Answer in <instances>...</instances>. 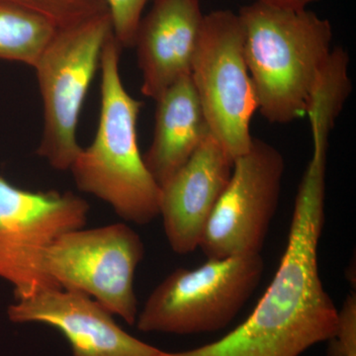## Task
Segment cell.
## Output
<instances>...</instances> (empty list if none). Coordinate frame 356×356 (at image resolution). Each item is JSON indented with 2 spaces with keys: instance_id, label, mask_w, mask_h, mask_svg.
I'll return each mask as SVG.
<instances>
[{
  "instance_id": "1",
  "label": "cell",
  "mask_w": 356,
  "mask_h": 356,
  "mask_svg": "<svg viewBox=\"0 0 356 356\" xmlns=\"http://www.w3.org/2000/svg\"><path fill=\"white\" fill-rule=\"evenodd\" d=\"M327 154L325 147H313L295 198L284 254L252 313L218 341L168 356H301L331 339L339 310L325 290L318 264Z\"/></svg>"
},
{
  "instance_id": "2",
  "label": "cell",
  "mask_w": 356,
  "mask_h": 356,
  "mask_svg": "<svg viewBox=\"0 0 356 356\" xmlns=\"http://www.w3.org/2000/svg\"><path fill=\"white\" fill-rule=\"evenodd\" d=\"M257 110L270 123L307 115L332 56L331 22L313 11L255 1L238 11Z\"/></svg>"
},
{
  "instance_id": "3",
  "label": "cell",
  "mask_w": 356,
  "mask_h": 356,
  "mask_svg": "<svg viewBox=\"0 0 356 356\" xmlns=\"http://www.w3.org/2000/svg\"><path fill=\"white\" fill-rule=\"evenodd\" d=\"M121 50L112 34L100 62L97 131L70 170L79 191L108 204L126 222L146 225L159 216L161 186L140 154L137 125L143 104L129 95L122 81Z\"/></svg>"
},
{
  "instance_id": "4",
  "label": "cell",
  "mask_w": 356,
  "mask_h": 356,
  "mask_svg": "<svg viewBox=\"0 0 356 356\" xmlns=\"http://www.w3.org/2000/svg\"><path fill=\"white\" fill-rule=\"evenodd\" d=\"M264 271L261 254L208 259L177 268L154 288L136 325L145 332L188 334L228 327L255 291Z\"/></svg>"
},
{
  "instance_id": "5",
  "label": "cell",
  "mask_w": 356,
  "mask_h": 356,
  "mask_svg": "<svg viewBox=\"0 0 356 356\" xmlns=\"http://www.w3.org/2000/svg\"><path fill=\"white\" fill-rule=\"evenodd\" d=\"M112 34L109 13L58 28L33 67L44 112L36 153L55 170H70L81 149L76 139L79 116Z\"/></svg>"
},
{
  "instance_id": "6",
  "label": "cell",
  "mask_w": 356,
  "mask_h": 356,
  "mask_svg": "<svg viewBox=\"0 0 356 356\" xmlns=\"http://www.w3.org/2000/svg\"><path fill=\"white\" fill-rule=\"evenodd\" d=\"M191 77L213 137L234 161L248 153L257 100L238 14L217 10L204 15Z\"/></svg>"
},
{
  "instance_id": "7",
  "label": "cell",
  "mask_w": 356,
  "mask_h": 356,
  "mask_svg": "<svg viewBox=\"0 0 356 356\" xmlns=\"http://www.w3.org/2000/svg\"><path fill=\"white\" fill-rule=\"evenodd\" d=\"M89 205L72 192L32 191L0 175V280L15 300L60 289L44 268V257L60 236L88 221Z\"/></svg>"
},
{
  "instance_id": "8",
  "label": "cell",
  "mask_w": 356,
  "mask_h": 356,
  "mask_svg": "<svg viewBox=\"0 0 356 356\" xmlns=\"http://www.w3.org/2000/svg\"><path fill=\"white\" fill-rule=\"evenodd\" d=\"M144 257L139 234L121 222L60 236L47 252L44 268L60 289L83 293L135 325L139 309L134 280Z\"/></svg>"
},
{
  "instance_id": "9",
  "label": "cell",
  "mask_w": 356,
  "mask_h": 356,
  "mask_svg": "<svg viewBox=\"0 0 356 356\" xmlns=\"http://www.w3.org/2000/svg\"><path fill=\"white\" fill-rule=\"evenodd\" d=\"M284 170L282 154L259 139L235 159L199 245L208 259L261 254L280 204Z\"/></svg>"
},
{
  "instance_id": "10",
  "label": "cell",
  "mask_w": 356,
  "mask_h": 356,
  "mask_svg": "<svg viewBox=\"0 0 356 356\" xmlns=\"http://www.w3.org/2000/svg\"><path fill=\"white\" fill-rule=\"evenodd\" d=\"M7 315L16 324L37 323L58 330L74 356H168L131 336L108 310L83 293L48 289L15 300Z\"/></svg>"
},
{
  "instance_id": "11",
  "label": "cell",
  "mask_w": 356,
  "mask_h": 356,
  "mask_svg": "<svg viewBox=\"0 0 356 356\" xmlns=\"http://www.w3.org/2000/svg\"><path fill=\"white\" fill-rule=\"evenodd\" d=\"M234 159L212 134L161 186L159 216L166 240L177 254L197 250L208 220L231 178Z\"/></svg>"
},
{
  "instance_id": "12",
  "label": "cell",
  "mask_w": 356,
  "mask_h": 356,
  "mask_svg": "<svg viewBox=\"0 0 356 356\" xmlns=\"http://www.w3.org/2000/svg\"><path fill=\"white\" fill-rule=\"evenodd\" d=\"M203 18L199 0H154L134 44L143 95L156 100L180 79L191 76Z\"/></svg>"
},
{
  "instance_id": "13",
  "label": "cell",
  "mask_w": 356,
  "mask_h": 356,
  "mask_svg": "<svg viewBox=\"0 0 356 356\" xmlns=\"http://www.w3.org/2000/svg\"><path fill=\"white\" fill-rule=\"evenodd\" d=\"M156 102L153 140L144 161L161 186L188 161L210 130L191 76L172 84Z\"/></svg>"
},
{
  "instance_id": "14",
  "label": "cell",
  "mask_w": 356,
  "mask_h": 356,
  "mask_svg": "<svg viewBox=\"0 0 356 356\" xmlns=\"http://www.w3.org/2000/svg\"><path fill=\"white\" fill-rule=\"evenodd\" d=\"M58 29L44 16L0 0V60L34 67Z\"/></svg>"
},
{
  "instance_id": "15",
  "label": "cell",
  "mask_w": 356,
  "mask_h": 356,
  "mask_svg": "<svg viewBox=\"0 0 356 356\" xmlns=\"http://www.w3.org/2000/svg\"><path fill=\"white\" fill-rule=\"evenodd\" d=\"M44 16L58 28L79 24L108 13L105 0H6Z\"/></svg>"
},
{
  "instance_id": "16",
  "label": "cell",
  "mask_w": 356,
  "mask_h": 356,
  "mask_svg": "<svg viewBox=\"0 0 356 356\" xmlns=\"http://www.w3.org/2000/svg\"><path fill=\"white\" fill-rule=\"evenodd\" d=\"M149 1L151 0H105L112 31L122 49L133 48L143 11Z\"/></svg>"
},
{
  "instance_id": "17",
  "label": "cell",
  "mask_w": 356,
  "mask_h": 356,
  "mask_svg": "<svg viewBox=\"0 0 356 356\" xmlns=\"http://www.w3.org/2000/svg\"><path fill=\"white\" fill-rule=\"evenodd\" d=\"M327 356H356V299L350 294L337 311L336 330L327 341Z\"/></svg>"
},
{
  "instance_id": "18",
  "label": "cell",
  "mask_w": 356,
  "mask_h": 356,
  "mask_svg": "<svg viewBox=\"0 0 356 356\" xmlns=\"http://www.w3.org/2000/svg\"><path fill=\"white\" fill-rule=\"evenodd\" d=\"M257 2L275 8L286 9V10H303L312 2L317 0H257Z\"/></svg>"
}]
</instances>
